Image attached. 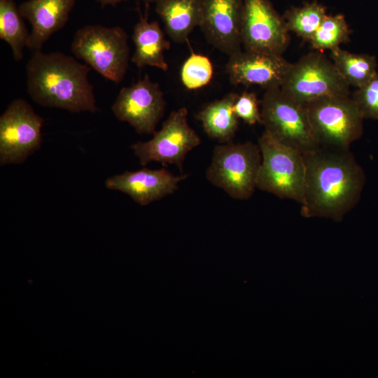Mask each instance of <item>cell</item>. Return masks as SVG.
Returning a JSON list of instances; mask_svg holds the SVG:
<instances>
[{
    "label": "cell",
    "instance_id": "28",
    "mask_svg": "<svg viewBox=\"0 0 378 378\" xmlns=\"http://www.w3.org/2000/svg\"><path fill=\"white\" fill-rule=\"evenodd\" d=\"M139 1H143L144 3H146V4H150L151 3H156L159 0H139Z\"/></svg>",
    "mask_w": 378,
    "mask_h": 378
},
{
    "label": "cell",
    "instance_id": "4",
    "mask_svg": "<svg viewBox=\"0 0 378 378\" xmlns=\"http://www.w3.org/2000/svg\"><path fill=\"white\" fill-rule=\"evenodd\" d=\"M261 162L258 144H220L214 148L206 178L232 198L246 200L257 189Z\"/></svg>",
    "mask_w": 378,
    "mask_h": 378
},
{
    "label": "cell",
    "instance_id": "22",
    "mask_svg": "<svg viewBox=\"0 0 378 378\" xmlns=\"http://www.w3.org/2000/svg\"><path fill=\"white\" fill-rule=\"evenodd\" d=\"M327 15L326 7L316 1L292 6L282 15L288 31L309 42Z\"/></svg>",
    "mask_w": 378,
    "mask_h": 378
},
{
    "label": "cell",
    "instance_id": "12",
    "mask_svg": "<svg viewBox=\"0 0 378 378\" xmlns=\"http://www.w3.org/2000/svg\"><path fill=\"white\" fill-rule=\"evenodd\" d=\"M242 46L246 50L281 55L289 43L285 21L270 0H243Z\"/></svg>",
    "mask_w": 378,
    "mask_h": 378
},
{
    "label": "cell",
    "instance_id": "13",
    "mask_svg": "<svg viewBox=\"0 0 378 378\" xmlns=\"http://www.w3.org/2000/svg\"><path fill=\"white\" fill-rule=\"evenodd\" d=\"M243 0H201L199 27L208 42L228 56L241 50Z\"/></svg>",
    "mask_w": 378,
    "mask_h": 378
},
{
    "label": "cell",
    "instance_id": "15",
    "mask_svg": "<svg viewBox=\"0 0 378 378\" xmlns=\"http://www.w3.org/2000/svg\"><path fill=\"white\" fill-rule=\"evenodd\" d=\"M187 174L174 175L165 168L150 169L146 167L136 171H125L108 177L105 186L129 195L135 202L146 206L173 194Z\"/></svg>",
    "mask_w": 378,
    "mask_h": 378
},
{
    "label": "cell",
    "instance_id": "2",
    "mask_svg": "<svg viewBox=\"0 0 378 378\" xmlns=\"http://www.w3.org/2000/svg\"><path fill=\"white\" fill-rule=\"evenodd\" d=\"M25 69L27 92L38 105L71 113L99 111L88 77L91 68L75 57L35 50Z\"/></svg>",
    "mask_w": 378,
    "mask_h": 378
},
{
    "label": "cell",
    "instance_id": "17",
    "mask_svg": "<svg viewBox=\"0 0 378 378\" xmlns=\"http://www.w3.org/2000/svg\"><path fill=\"white\" fill-rule=\"evenodd\" d=\"M139 18L135 24L132 39L134 52L131 61L137 67L153 66L164 71L168 70L164 52L170 48V43L165 37L158 22L149 21L148 13L139 12Z\"/></svg>",
    "mask_w": 378,
    "mask_h": 378
},
{
    "label": "cell",
    "instance_id": "23",
    "mask_svg": "<svg viewBox=\"0 0 378 378\" xmlns=\"http://www.w3.org/2000/svg\"><path fill=\"white\" fill-rule=\"evenodd\" d=\"M351 34V30L343 14H327L308 43L314 50L330 51L349 43Z\"/></svg>",
    "mask_w": 378,
    "mask_h": 378
},
{
    "label": "cell",
    "instance_id": "20",
    "mask_svg": "<svg viewBox=\"0 0 378 378\" xmlns=\"http://www.w3.org/2000/svg\"><path fill=\"white\" fill-rule=\"evenodd\" d=\"M330 52V59L350 87H362L377 73V59L373 55L353 53L340 47Z\"/></svg>",
    "mask_w": 378,
    "mask_h": 378
},
{
    "label": "cell",
    "instance_id": "8",
    "mask_svg": "<svg viewBox=\"0 0 378 378\" xmlns=\"http://www.w3.org/2000/svg\"><path fill=\"white\" fill-rule=\"evenodd\" d=\"M281 90L307 104L326 97L350 95V86L323 52L314 50L291 63Z\"/></svg>",
    "mask_w": 378,
    "mask_h": 378
},
{
    "label": "cell",
    "instance_id": "21",
    "mask_svg": "<svg viewBox=\"0 0 378 378\" xmlns=\"http://www.w3.org/2000/svg\"><path fill=\"white\" fill-rule=\"evenodd\" d=\"M15 0H0V38L10 47L15 60L23 57L30 32Z\"/></svg>",
    "mask_w": 378,
    "mask_h": 378
},
{
    "label": "cell",
    "instance_id": "5",
    "mask_svg": "<svg viewBox=\"0 0 378 378\" xmlns=\"http://www.w3.org/2000/svg\"><path fill=\"white\" fill-rule=\"evenodd\" d=\"M262 162L257 189L281 199L303 201L305 164L304 154L264 131L259 137Z\"/></svg>",
    "mask_w": 378,
    "mask_h": 378
},
{
    "label": "cell",
    "instance_id": "25",
    "mask_svg": "<svg viewBox=\"0 0 378 378\" xmlns=\"http://www.w3.org/2000/svg\"><path fill=\"white\" fill-rule=\"evenodd\" d=\"M351 97L364 118L378 120V71Z\"/></svg>",
    "mask_w": 378,
    "mask_h": 378
},
{
    "label": "cell",
    "instance_id": "9",
    "mask_svg": "<svg viewBox=\"0 0 378 378\" xmlns=\"http://www.w3.org/2000/svg\"><path fill=\"white\" fill-rule=\"evenodd\" d=\"M188 114L186 107L173 111L150 140L132 144L141 166L157 162L164 166L174 164L182 171L187 154L201 143L188 122Z\"/></svg>",
    "mask_w": 378,
    "mask_h": 378
},
{
    "label": "cell",
    "instance_id": "16",
    "mask_svg": "<svg viewBox=\"0 0 378 378\" xmlns=\"http://www.w3.org/2000/svg\"><path fill=\"white\" fill-rule=\"evenodd\" d=\"M76 0H26L20 4L22 16L31 26L27 48L41 50L44 43L69 20Z\"/></svg>",
    "mask_w": 378,
    "mask_h": 378
},
{
    "label": "cell",
    "instance_id": "6",
    "mask_svg": "<svg viewBox=\"0 0 378 378\" xmlns=\"http://www.w3.org/2000/svg\"><path fill=\"white\" fill-rule=\"evenodd\" d=\"M312 130L323 148L346 150L363 133L365 119L350 95L326 97L305 105Z\"/></svg>",
    "mask_w": 378,
    "mask_h": 378
},
{
    "label": "cell",
    "instance_id": "26",
    "mask_svg": "<svg viewBox=\"0 0 378 378\" xmlns=\"http://www.w3.org/2000/svg\"><path fill=\"white\" fill-rule=\"evenodd\" d=\"M260 102L253 92L244 91L238 94L233 109L239 119L249 125L262 123Z\"/></svg>",
    "mask_w": 378,
    "mask_h": 378
},
{
    "label": "cell",
    "instance_id": "10",
    "mask_svg": "<svg viewBox=\"0 0 378 378\" xmlns=\"http://www.w3.org/2000/svg\"><path fill=\"white\" fill-rule=\"evenodd\" d=\"M44 120L24 99L17 98L0 117V165L20 164L41 146Z\"/></svg>",
    "mask_w": 378,
    "mask_h": 378
},
{
    "label": "cell",
    "instance_id": "11",
    "mask_svg": "<svg viewBox=\"0 0 378 378\" xmlns=\"http://www.w3.org/2000/svg\"><path fill=\"white\" fill-rule=\"evenodd\" d=\"M166 107L164 94L158 83L148 75L122 88L111 110L119 120L127 122L140 134H153Z\"/></svg>",
    "mask_w": 378,
    "mask_h": 378
},
{
    "label": "cell",
    "instance_id": "27",
    "mask_svg": "<svg viewBox=\"0 0 378 378\" xmlns=\"http://www.w3.org/2000/svg\"><path fill=\"white\" fill-rule=\"evenodd\" d=\"M125 1L127 0H96V1L99 4L102 8L108 6L114 7Z\"/></svg>",
    "mask_w": 378,
    "mask_h": 378
},
{
    "label": "cell",
    "instance_id": "14",
    "mask_svg": "<svg viewBox=\"0 0 378 378\" xmlns=\"http://www.w3.org/2000/svg\"><path fill=\"white\" fill-rule=\"evenodd\" d=\"M291 63L282 55L240 50L229 56L225 70L232 85L281 88Z\"/></svg>",
    "mask_w": 378,
    "mask_h": 378
},
{
    "label": "cell",
    "instance_id": "19",
    "mask_svg": "<svg viewBox=\"0 0 378 378\" xmlns=\"http://www.w3.org/2000/svg\"><path fill=\"white\" fill-rule=\"evenodd\" d=\"M237 94L228 93L206 104L197 114L206 134L220 144L232 142L239 127V118L233 106Z\"/></svg>",
    "mask_w": 378,
    "mask_h": 378
},
{
    "label": "cell",
    "instance_id": "1",
    "mask_svg": "<svg viewBox=\"0 0 378 378\" xmlns=\"http://www.w3.org/2000/svg\"><path fill=\"white\" fill-rule=\"evenodd\" d=\"M304 158L301 215L342 220L359 201L365 181L363 169L349 150L319 147Z\"/></svg>",
    "mask_w": 378,
    "mask_h": 378
},
{
    "label": "cell",
    "instance_id": "7",
    "mask_svg": "<svg viewBox=\"0 0 378 378\" xmlns=\"http://www.w3.org/2000/svg\"><path fill=\"white\" fill-rule=\"evenodd\" d=\"M261 104L262 125L277 141L303 154L321 147L315 139L305 105L281 88L265 90Z\"/></svg>",
    "mask_w": 378,
    "mask_h": 378
},
{
    "label": "cell",
    "instance_id": "3",
    "mask_svg": "<svg viewBox=\"0 0 378 378\" xmlns=\"http://www.w3.org/2000/svg\"><path fill=\"white\" fill-rule=\"evenodd\" d=\"M71 50L75 57L116 84L122 82L127 71L128 35L121 27L85 25L76 31Z\"/></svg>",
    "mask_w": 378,
    "mask_h": 378
},
{
    "label": "cell",
    "instance_id": "24",
    "mask_svg": "<svg viewBox=\"0 0 378 378\" xmlns=\"http://www.w3.org/2000/svg\"><path fill=\"white\" fill-rule=\"evenodd\" d=\"M213 74L211 59L206 55L192 52L181 66L180 78L186 89L194 90L208 85Z\"/></svg>",
    "mask_w": 378,
    "mask_h": 378
},
{
    "label": "cell",
    "instance_id": "18",
    "mask_svg": "<svg viewBox=\"0 0 378 378\" xmlns=\"http://www.w3.org/2000/svg\"><path fill=\"white\" fill-rule=\"evenodd\" d=\"M155 11L175 43H183L200 20L201 0H159Z\"/></svg>",
    "mask_w": 378,
    "mask_h": 378
}]
</instances>
